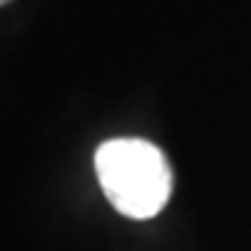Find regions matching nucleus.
Returning a JSON list of instances; mask_svg holds the SVG:
<instances>
[{"label": "nucleus", "instance_id": "1", "mask_svg": "<svg viewBox=\"0 0 251 251\" xmlns=\"http://www.w3.org/2000/svg\"><path fill=\"white\" fill-rule=\"evenodd\" d=\"M95 173L109 204L134 221L159 215L171 198V165L156 145L145 140L120 137L103 143L95 153Z\"/></svg>", "mask_w": 251, "mask_h": 251}, {"label": "nucleus", "instance_id": "2", "mask_svg": "<svg viewBox=\"0 0 251 251\" xmlns=\"http://www.w3.org/2000/svg\"><path fill=\"white\" fill-rule=\"evenodd\" d=\"M3 3H9V0H0V6H3Z\"/></svg>", "mask_w": 251, "mask_h": 251}]
</instances>
